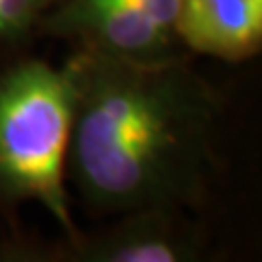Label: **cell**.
<instances>
[{
	"label": "cell",
	"mask_w": 262,
	"mask_h": 262,
	"mask_svg": "<svg viewBox=\"0 0 262 262\" xmlns=\"http://www.w3.org/2000/svg\"><path fill=\"white\" fill-rule=\"evenodd\" d=\"M66 179L103 214H199L219 177L221 96L184 57L131 61L79 51Z\"/></svg>",
	"instance_id": "obj_1"
},
{
	"label": "cell",
	"mask_w": 262,
	"mask_h": 262,
	"mask_svg": "<svg viewBox=\"0 0 262 262\" xmlns=\"http://www.w3.org/2000/svg\"><path fill=\"white\" fill-rule=\"evenodd\" d=\"M70 243L66 262H219L199 216L179 210L120 214L114 225Z\"/></svg>",
	"instance_id": "obj_4"
},
{
	"label": "cell",
	"mask_w": 262,
	"mask_h": 262,
	"mask_svg": "<svg viewBox=\"0 0 262 262\" xmlns=\"http://www.w3.org/2000/svg\"><path fill=\"white\" fill-rule=\"evenodd\" d=\"M75 83L68 63L27 59L0 75V206L39 203L75 238L66 158Z\"/></svg>",
	"instance_id": "obj_2"
},
{
	"label": "cell",
	"mask_w": 262,
	"mask_h": 262,
	"mask_svg": "<svg viewBox=\"0 0 262 262\" xmlns=\"http://www.w3.org/2000/svg\"><path fill=\"white\" fill-rule=\"evenodd\" d=\"M175 31L188 53L247 61L262 48V0H179Z\"/></svg>",
	"instance_id": "obj_5"
},
{
	"label": "cell",
	"mask_w": 262,
	"mask_h": 262,
	"mask_svg": "<svg viewBox=\"0 0 262 262\" xmlns=\"http://www.w3.org/2000/svg\"><path fill=\"white\" fill-rule=\"evenodd\" d=\"M0 262H53L44 253L27 247V245H7L0 247Z\"/></svg>",
	"instance_id": "obj_7"
},
{
	"label": "cell",
	"mask_w": 262,
	"mask_h": 262,
	"mask_svg": "<svg viewBox=\"0 0 262 262\" xmlns=\"http://www.w3.org/2000/svg\"><path fill=\"white\" fill-rule=\"evenodd\" d=\"M177 9L179 0H59L46 27L75 39L79 51L162 61L184 57L175 31Z\"/></svg>",
	"instance_id": "obj_3"
},
{
	"label": "cell",
	"mask_w": 262,
	"mask_h": 262,
	"mask_svg": "<svg viewBox=\"0 0 262 262\" xmlns=\"http://www.w3.org/2000/svg\"><path fill=\"white\" fill-rule=\"evenodd\" d=\"M53 0H0V39H20L44 22Z\"/></svg>",
	"instance_id": "obj_6"
}]
</instances>
